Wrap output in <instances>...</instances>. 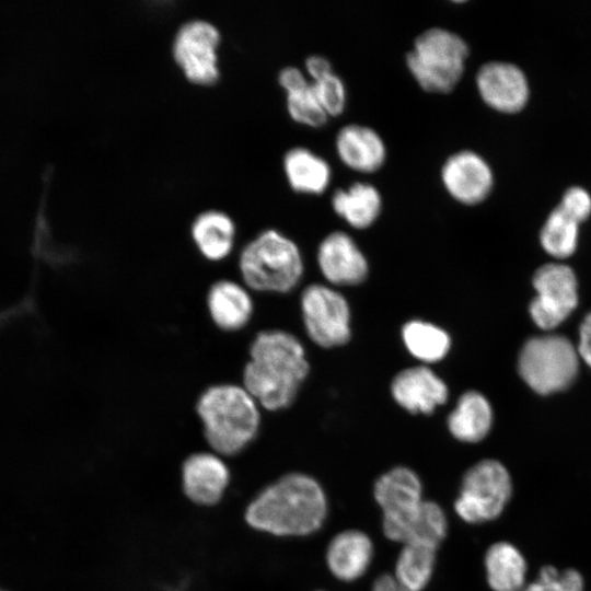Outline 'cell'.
I'll return each instance as SVG.
<instances>
[{
  "instance_id": "1",
  "label": "cell",
  "mask_w": 591,
  "mask_h": 591,
  "mask_svg": "<svg viewBox=\"0 0 591 591\" xmlns=\"http://www.w3.org/2000/svg\"><path fill=\"white\" fill-rule=\"evenodd\" d=\"M304 345L283 328H263L250 339L240 383L269 413L282 412L296 402L310 374Z\"/></svg>"
},
{
  "instance_id": "2",
  "label": "cell",
  "mask_w": 591,
  "mask_h": 591,
  "mask_svg": "<svg viewBox=\"0 0 591 591\" xmlns=\"http://www.w3.org/2000/svg\"><path fill=\"white\" fill-rule=\"evenodd\" d=\"M328 500L313 476L291 472L262 488L244 510L246 524L278 537H301L316 533L325 523Z\"/></svg>"
},
{
  "instance_id": "3",
  "label": "cell",
  "mask_w": 591,
  "mask_h": 591,
  "mask_svg": "<svg viewBox=\"0 0 591 591\" xmlns=\"http://www.w3.org/2000/svg\"><path fill=\"white\" fill-rule=\"evenodd\" d=\"M194 410L209 450L223 457L244 452L263 425V409L240 382L208 385L197 396Z\"/></svg>"
},
{
  "instance_id": "4",
  "label": "cell",
  "mask_w": 591,
  "mask_h": 591,
  "mask_svg": "<svg viewBox=\"0 0 591 591\" xmlns=\"http://www.w3.org/2000/svg\"><path fill=\"white\" fill-rule=\"evenodd\" d=\"M235 270L253 293L288 294L304 275V260L298 244L276 229H265L239 251Z\"/></svg>"
},
{
  "instance_id": "5",
  "label": "cell",
  "mask_w": 591,
  "mask_h": 591,
  "mask_svg": "<svg viewBox=\"0 0 591 591\" xmlns=\"http://www.w3.org/2000/svg\"><path fill=\"white\" fill-rule=\"evenodd\" d=\"M470 49L462 36L433 26L421 32L406 54V66L418 85L430 93H449L461 81Z\"/></svg>"
},
{
  "instance_id": "6",
  "label": "cell",
  "mask_w": 591,
  "mask_h": 591,
  "mask_svg": "<svg viewBox=\"0 0 591 591\" xmlns=\"http://www.w3.org/2000/svg\"><path fill=\"white\" fill-rule=\"evenodd\" d=\"M579 358L577 347L564 336L533 337L520 350L518 371L534 392L546 395L561 391L573 382Z\"/></svg>"
},
{
  "instance_id": "7",
  "label": "cell",
  "mask_w": 591,
  "mask_h": 591,
  "mask_svg": "<svg viewBox=\"0 0 591 591\" xmlns=\"http://www.w3.org/2000/svg\"><path fill=\"white\" fill-rule=\"evenodd\" d=\"M511 495L512 480L507 467L497 460L485 459L464 473L454 511L470 524L489 522L502 513Z\"/></svg>"
},
{
  "instance_id": "8",
  "label": "cell",
  "mask_w": 591,
  "mask_h": 591,
  "mask_svg": "<svg viewBox=\"0 0 591 591\" xmlns=\"http://www.w3.org/2000/svg\"><path fill=\"white\" fill-rule=\"evenodd\" d=\"M299 302L305 334L316 346L332 349L349 343L351 309L340 291L329 285L310 283Z\"/></svg>"
},
{
  "instance_id": "9",
  "label": "cell",
  "mask_w": 591,
  "mask_h": 591,
  "mask_svg": "<svg viewBox=\"0 0 591 591\" xmlns=\"http://www.w3.org/2000/svg\"><path fill=\"white\" fill-rule=\"evenodd\" d=\"M220 42V31L207 20L193 19L181 24L172 42V56L188 81L211 85L219 80Z\"/></svg>"
},
{
  "instance_id": "10",
  "label": "cell",
  "mask_w": 591,
  "mask_h": 591,
  "mask_svg": "<svg viewBox=\"0 0 591 591\" xmlns=\"http://www.w3.org/2000/svg\"><path fill=\"white\" fill-rule=\"evenodd\" d=\"M532 282L536 296L530 303L531 317L541 329H554L577 308L576 275L565 264L549 263L535 271Z\"/></svg>"
},
{
  "instance_id": "11",
  "label": "cell",
  "mask_w": 591,
  "mask_h": 591,
  "mask_svg": "<svg viewBox=\"0 0 591 591\" xmlns=\"http://www.w3.org/2000/svg\"><path fill=\"white\" fill-rule=\"evenodd\" d=\"M204 303L211 325L227 335L241 334L256 314L253 292L232 276L215 279L207 288Z\"/></svg>"
},
{
  "instance_id": "12",
  "label": "cell",
  "mask_w": 591,
  "mask_h": 591,
  "mask_svg": "<svg viewBox=\"0 0 591 591\" xmlns=\"http://www.w3.org/2000/svg\"><path fill=\"white\" fill-rule=\"evenodd\" d=\"M231 483L225 457L211 450L189 453L181 465V485L186 498L200 507L219 503Z\"/></svg>"
},
{
  "instance_id": "13",
  "label": "cell",
  "mask_w": 591,
  "mask_h": 591,
  "mask_svg": "<svg viewBox=\"0 0 591 591\" xmlns=\"http://www.w3.org/2000/svg\"><path fill=\"white\" fill-rule=\"evenodd\" d=\"M440 176L447 193L466 206L484 201L494 187L490 165L473 150H460L449 155L441 166Z\"/></svg>"
},
{
  "instance_id": "14",
  "label": "cell",
  "mask_w": 591,
  "mask_h": 591,
  "mask_svg": "<svg viewBox=\"0 0 591 591\" xmlns=\"http://www.w3.org/2000/svg\"><path fill=\"white\" fill-rule=\"evenodd\" d=\"M390 393L405 412L428 416L448 402L450 391L430 366L419 363L398 371L391 380Z\"/></svg>"
},
{
  "instance_id": "15",
  "label": "cell",
  "mask_w": 591,
  "mask_h": 591,
  "mask_svg": "<svg viewBox=\"0 0 591 591\" xmlns=\"http://www.w3.org/2000/svg\"><path fill=\"white\" fill-rule=\"evenodd\" d=\"M318 269L334 288L355 287L369 276V262L356 241L344 231L328 233L316 251Z\"/></svg>"
},
{
  "instance_id": "16",
  "label": "cell",
  "mask_w": 591,
  "mask_h": 591,
  "mask_svg": "<svg viewBox=\"0 0 591 591\" xmlns=\"http://www.w3.org/2000/svg\"><path fill=\"white\" fill-rule=\"evenodd\" d=\"M479 96L486 105L503 114L522 111L530 97V85L523 70L507 61H489L475 77Z\"/></svg>"
},
{
  "instance_id": "17",
  "label": "cell",
  "mask_w": 591,
  "mask_h": 591,
  "mask_svg": "<svg viewBox=\"0 0 591 591\" xmlns=\"http://www.w3.org/2000/svg\"><path fill=\"white\" fill-rule=\"evenodd\" d=\"M418 474L407 466H395L374 483L373 496L382 510V523L403 520L425 500Z\"/></svg>"
},
{
  "instance_id": "18",
  "label": "cell",
  "mask_w": 591,
  "mask_h": 591,
  "mask_svg": "<svg viewBox=\"0 0 591 591\" xmlns=\"http://www.w3.org/2000/svg\"><path fill=\"white\" fill-rule=\"evenodd\" d=\"M236 224L219 209L199 212L190 223L189 234L197 254L209 264H222L234 251Z\"/></svg>"
},
{
  "instance_id": "19",
  "label": "cell",
  "mask_w": 591,
  "mask_h": 591,
  "mask_svg": "<svg viewBox=\"0 0 591 591\" xmlns=\"http://www.w3.org/2000/svg\"><path fill=\"white\" fill-rule=\"evenodd\" d=\"M374 547L370 536L360 530H345L328 543L325 561L329 572L338 580L351 582L370 568Z\"/></svg>"
},
{
  "instance_id": "20",
  "label": "cell",
  "mask_w": 591,
  "mask_h": 591,
  "mask_svg": "<svg viewBox=\"0 0 591 591\" xmlns=\"http://www.w3.org/2000/svg\"><path fill=\"white\" fill-rule=\"evenodd\" d=\"M384 535L404 544H418L437 549L448 533V518L444 510L434 501L424 500L405 519L382 523Z\"/></svg>"
},
{
  "instance_id": "21",
  "label": "cell",
  "mask_w": 591,
  "mask_h": 591,
  "mask_svg": "<svg viewBox=\"0 0 591 591\" xmlns=\"http://www.w3.org/2000/svg\"><path fill=\"white\" fill-rule=\"evenodd\" d=\"M335 149L340 161L360 173L380 170L386 160V146L373 128L348 124L341 127L335 139Z\"/></svg>"
},
{
  "instance_id": "22",
  "label": "cell",
  "mask_w": 591,
  "mask_h": 591,
  "mask_svg": "<svg viewBox=\"0 0 591 591\" xmlns=\"http://www.w3.org/2000/svg\"><path fill=\"white\" fill-rule=\"evenodd\" d=\"M494 421L493 407L485 395L475 390L462 393L447 417L450 434L463 443H477L489 433Z\"/></svg>"
},
{
  "instance_id": "23",
  "label": "cell",
  "mask_w": 591,
  "mask_h": 591,
  "mask_svg": "<svg viewBox=\"0 0 591 591\" xmlns=\"http://www.w3.org/2000/svg\"><path fill=\"white\" fill-rule=\"evenodd\" d=\"M278 82L286 91L287 112L294 121L313 128L326 124L328 116L313 91L311 80L301 69L294 66L282 68Z\"/></svg>"
},
{
  "instance_id": "24",
  "label": "cell",
  "mask_w": 591,
  "mask_h": 591,
  "mask_svg": "<svg viewBox=\"0 0 591 591\" xmlns=\"http://www.w3.org/2000/svg\"><path fill=\"white\" fill-rule=\"evenodd\" d=\"M382 206L379 189L366 182H355L347 188L336 189L332 196L335 213L359 230L370 228L379 219Z\"/></svg>"
},
{
  "instance_id": "25",
  "label": "cell",
  "mask_w": 591,
  "mask_h": 591,
  "mask_svg": "<svg viewBox=\"0 0 591 591\" xmlns=\"http://www.w3.org/2000/svg\"><path fill=\"white\" fill-rule=\"evenodd\" d=\"M282 166L290 187L298 193L320 195L331 183L329 163L309 148L289 149L283 155Z\"/></svg>"
},
{
  "instance_id": "26",
  "label": "cell",
  "mask_w": 591,
  "mask_h": 591,
  "mask_svg": "<svg viewBox=\"0 0 591 591\" xmlns=\"http://www.w3.org/2000/svg\"><path fill=\"white\" fill-rule=\"evenodd\" d=\"M485 571L493 591H523L526 583V561L509 542H497L486 551Z\"/></svg>"
},
{
  "instance_id": "27",
  "label": "cell",
  "mask_w": 591,
  "mask_h": 591,
  "mask_svg": "<svg viewBox=\"0 0 591 591\" xmlns=\"http://www.w3.org/2000/svg\"><path fill=\"white\" fill-rule=\"evenodd\" d=\"M401 338L408 354L426 366L442 361L452 347L448 331L420 318L405 322L401 328Z\"/></svg>"
},
{
  "instance_id": "28",
  "label": "cell",
  "mask_w": 591,
  "mask_h": 591,
  "mask_svg": "<svg viewBox=\"0 0 591 591\" xmlns=\"http://www.w3.org/2000/svg\"><path fill=\"white\" fill-rule=\"evenodd\" d=\"M436 566V549L404 544L394 567V578L409 591H421L430 582Z\"/></svg>"
},
{
  "instance_id": "29",
  "label": "cell",
  "mask_w": 591,
  "mask_h": 591,
  "mask_svg": "<svg viewBox=\"0 0 591 591\" xmlns=\"http://www.w3.org/2000/svg\"><path fill=\"white\" fill-rule=\"evenodd\" d=\"M579 222L559 206L551 211L541 232L540 242L546 253L555 258H567L577 248Z\"/></svg>"
},
{
  "instance_id": "30",
  "label": "cell",
  "mask_w": 591,
  "mask_h": 591,
  "mask_svg": "<svg viewBox=\"0 0 591 591\" xmlns=\"http://www.w3.org/2000/svg\"><path fill=\"white\" fill-rule=\"evenodd\" d=\"M523 591H584V581L576 569L560 570L553 566H544L535 580L526 584Z\"/></svg>"
},
{
  "instance_id": "31",
  "label": "cell",
  "mask_w": 591,
  "mask_h": 591,
  "mask_svg": "<svg viewBox=\"0 0 591 591\" xmlns=\"http://www.w3.org/2000/svg\"><path fill=\"white\" fill-rule=\"evenodd\" d=\"M313 91L328 117L339 116L346 107L347 91L341 78L334 71L311 81Z\"/></svg>"
},
{
  "instance_id": "32",
  "label": "cell",
  "mask_w": 591,
  "mask_h": 591,
  "mask_svg": "<svg viewBox=\"0 0 591 591\" xmlns=\"http://www.w3.org/2000/svg\"><path fill=\"white\" fill-rule=\"evenodd\" d=\"M558 206L582 223L591 215V195L582 187L572 186L564 193Z\"/></svg>"
},
{
  "instance_id": "33",
  "label": "cell",
  "mask_w": 591,
  "mask_h": 591,
  "mask_svg": "<svg viewBox=\"0 0 591 591\" xmlns=\"http://www.w3.org/2000/svg\"><path fill=\"white\" fill-rule=\"evenodd\" d=\"M577 350L579 357L591 368V312L580 324Z\"/></svg>"
},
{
  "instance_id": "34",
  "label": "cell",
  "mask_w": 591,
  "mask_h": 591,
  "mask_svg": "<svg viewBox=\"0 0 591 591\" xmlns=\"http://www.w3.org/2000/svg\"><path fill=\"white\" fill-rule=\"evenodd\" d=\"M305 71L311 81H315L331 72L333 67L331 61L322 55H311L305 59Z\"/></svg>"
},
{
  "instance_id": "35",
  "label": "cell",
  "mask_w": 591,
  "mask_h": 591,
  "mask_svg": "<svg viewBox=\"0 0 591 591\" xmlns=\"http://www.w3.org/2000/svg\"><path fill=\"white\" fill-rule=\"evenodd\" d=\"M371 591H409L403 587L393 575H382L378 577L373 584Z\"/></svg>"
}]
</instances>
